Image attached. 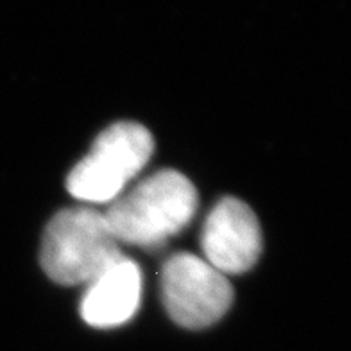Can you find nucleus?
Returning a JSON list of instances; mask_svg holds the SVG:
<instances>
[{"label": "nucleus", "mask_w": 351, "mask_h": 351, "mask_svg": "<svg viewBox=\"0 0 351 351\" xmlns=\"http://www.w3.org/2000/svg\"><path fill=\"white\" fill-rule=\"evenodd\" d=\"M162 294L169 315L190 330L217 323L233 301L228 278L190 253H178L163 263Z\"/></svg>", "instance_id": "4"}, {"label": "nucleus", "mask_w": 351, "mask_h": 351, "mask_svg": "<svg viewBox=\"0 0 351 351\" xmlns=\"http://www.w3.org/2000/svg\"><path fill=\"white\" fill-rule=\"evenodd\" d=\"M124 258L104 213L92 208H66L47 224L42 267L60 285L93 282Z\"/></svg>", "instance_id": "2"}, {"label": "nucleus", "mask_w": 351, "mask_h": 351, "mask_svg": "<svg viewBox=\"0 0 351 351\" xmlns=\"http://www.w3.org/2000/svg\"><path fill=\"white\" fill-rule=\"evenodd\" d=\"M197 190L178 171H160L111 201L104 213L113 235L130 245L153 247L174 237L197 210Z\"/></svg>", "instance_id": "1"}, {"label": "nucleus", "mask_w": 351, "mask_h": 351, "mask_svg": "<svg viewBox=\"0 0 351 351\" xmlns=\"http://www.w3.org/2000/svg\"><path fill=\"white\" fill-rule=\"evenodd\" d=\"M201 247L206 262L219 273H244L262 251L258 219L241 199H221L204 221Z\"/></svg>", "instance_id": "5"}, {"label": "nucleus", "mask_w": 351, "mask_h": 351, "mask_svg": "<svg viewBox=\"0 0 351 351\" xmlns=\"http://www.w3.org/2000/svg\"><path fill=\"white\" fill-rule=\"evenodd\" d=\"M154 140L142 124L117 122L102 131L92 151L72 169L66 189L86 203H111L153 154Z\"/></svg>", "instance_id": "3"}, {"label": "nucleus", "mask_w": 351, "mask_h": 351, "mask_svg": "<svg viewBox=\"0 0 351 351\" xmlns=\"http://www.w3.org/2000/svg\"><path fill=\"white\" fill-rule=\"evenodd\" d=\"M142 273L133 260L122 258L88 283L81 315L90 326L111 328L130 321L140 305Z\"/></svg>", "instance_id": "6"}]
</instances>
